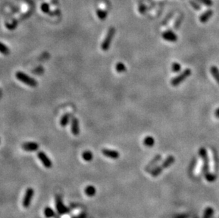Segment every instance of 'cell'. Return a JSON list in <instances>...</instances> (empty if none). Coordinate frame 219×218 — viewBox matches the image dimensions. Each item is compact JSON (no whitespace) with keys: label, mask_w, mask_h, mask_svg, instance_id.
<instances>
[{"label":"cell","mask_w":219,"mask_h":218,"mask_svg":"<svg viewBox=\"0 0 219 218\" xmlns=\"http://www.w3.org/2000/svg\"><path fill=\"white\" fill-rule=\"evenodd\" d=\"M116 70L119 73H123V72L126 71V67L124 63H118L116 65Z\"/></svg>","instance_id":"cb8c5ba5"},{"label":"cell","mask_w":219,"mask_h":218,"mask_svg":"<svg viewBox=\"0 0 219 218\" xmlns=\"http://www.w3.org/2000/svg\"><path fill=\"white\" fill-rule=\"evenodd\" d=\"M175 162V158L174 156L170 155L164 160V162L160 164V166H156L153 168L150 172L152 177H157L163 172V169H167Z\"/></svg>","instance_id":"6da1fadb"},{"label":"cell","mask_w":219,"mask_h":218,"mask_svg":"<svg viewBox=\"0 0 219 218\" xmlns=\"http://www.w3.org/2000/svg\"><path fill=\"white\" fill-rule=\"evenodd\" d=\"M84 193L87 196L89 197H93L96 195V193H97V189L92 185H89V186H86V188H84Z\"/></svg>","instance_id":"9a60e30c"},{"label":"cell","mask_w":219,"mask_h":218,"mask_svg":"<svg viewBox=\"0 0 219 218\" xmlns=\"http://www.w3.org/2000/svg\"><path fill=\"white\" fill-rule=\"evenodd\" d=\"M196 1L201 2V3L203 4L204 5L207 6H211L214 4L212 0H196Z\"/></svg>","instance_id":"f546056e"},{"label":"cell","mask_w":219,"mask_h":218,"mask_svg":"<svg viewBox=\"0 0 219 218\" xmlns=\"http://www.w3.org/2000/svg\"><path fill=\"white\" fill-rule=\"evenodd\" d=\"M204 176H205L206 180L207 181L210 182V183H212V182L215 181L216 179V175L213 174V173H211V172H209V173H207V174H206Z\"/></svg>","instance_id":"484cf974"},{"label":"cell","mask_w":219,"mask_h":218,"mask_svg":"<svg viewBox=\"0 0 219 218\" xmlns=\"http://www.w3.org/2000/svg\"><path fill=\"white\" fill-rule=\"evenodd\" d=\"M72 218H87V214L84 213H81V214L77 215V216H74Z\"/></svg>","instance_id":"d6a6232c"},{"label":"cell","mask_w":219,"mask_h":218,"mask_svg":"<svg viewBox=\"0 0 219 218\" xmlns=\"http://www.w3.org/2000/svg\"><path fill=\"white\" fill-rule=\"evenodd\" d=\"M16 77L18 79V80L31 87H36L38 85V82H37L36 79L31 77L28 74H25L24 72H17L16 73Z\"/></svg>","instance_id":"7a4b0ae2"},{"label":"cell","mask_w":219,"mask_h":218,"mask_svg":"<svg viewBox=\"0 0 219 218\" xmlns=\"http://www.w3.org/2000/svg\"><path fill=\"white\" fill-rule=\"evenodd\" d=\"M71 115L70 113H65L64 116H63L60 119V125L62 127H66L67 124H68L70 122V120Z\"/></svg>","instance_id":"e0dca14e"},{"label":"cell","mask_w":219,"mask_h":218,"mask_svg":"<svg viewBox=\"0 0 219 218\" xmlns=\"http://www.w3.org/2000/svg\"><path fill=\"white\" fill-rule=\"evenodd\" d=\"M215 116L217 118H219V108L216 110L215 111Z\"/></svg>","instance_id":"836d02e7"},{"label":"cell","mask_w":219,"mask_h":218,"mask_svg":"<svg viewBox=\"0 0 219 218\" xmlns=\"http://www.w3.org/2000/svg\"><path fill=\"white\" fill-rule=\"evenodd\" d=\"M21 148L26 152H36L39 149V145L36 142H26L21 145Z\"/></svg>","instance_id":"9c48e42d"},{"label":"cell","mask_w":219,"mask_h":218,"mask_svg":"<svg viewBox=\"0 0 219 218\" xmlns=\"http://www.w3.org/2000/svg\"><path fill=\"white\" fill-rule=\"evenodd\" d=\"M210 71H211V73L212 76L214 77V78L216 79V81H217V83L219 84V70L217 67L216 66H212L210 69Z\"/></svg>","instance_id":"d6986e66"},{"label":"cell","mask_w":219,"mask_h":218,"mask_svg":"<svg viewBox=\"0 0 219 218\" xmlns=\"http://www.w3.org/2000/svg\"><path fill=\"white\" fill-rule=\"evenodd\" d=\"M56 207L57 212L60 215H65L70 213V209L65 205L60 195L56 196Z\"/></svg>","instance_id":"8992f818"},{"label":"cell","mask_w":219,"mask_h":218,"mask_svg":"<svg viewBox=\"0 0 219 218\" xmlns=\"http://www.w3.org/2000/svg\"><path fill=\"white\" fill-rule=\"evenodd\" d=\"M143 145L145 147H151L154 146L155 145V139L151 136H147L143 140Z\"/></svg>","instance_id":"ac0fdd59"},{"label":"cell","mask_w":219,"mask_h":218,"mask_svg":"<svg viewBox=\"0 0 219 218\" xmlns=\"http://www.w3.org/2000/svg\"><path fill=\"white\" fill-rule=\"evenodd\" d=\"M181 69V66L180 64H179L178 63H173L172 65V70L173 72L177 73V72H179L180 71Z\"/></svg>","instance_id":"4316f807"},{"label":"cell","mask_w":219,"mask_h":218,"mask_svg":"<svg viewBox=\"0 0 219 218\" xmlns=\"http://www.w3.org/2000/svg\"><path fill=\"white\" fill-rule=\"evenodd\" d=\"M37 157L39 159V160L41 161V162L42 163L44 167L46 169H50L52 168V162L50 159L48 157V155L45 154V152L43 151H39L38 153H37Z\"/></svg>","instance_id":"ba28073f"},{"label":"cell","mask_w":219,"mask_h":218,"mask_svg":"<svg viewBox=\"0 0 219 218\" xmlns=\"http://www.w3.org/2000/svg\"><path fill=\"white\" fill-rule=\"evenodd\" d=\"M182 21H183V15H181V16H179L178 18L175 20L174 25H173V27H174V29L176 30L179 29L181 23H182Z\"/></svg>","instance_id":"d4e9b609"},{"label":"cell","mask_w":219,"mask_h":218,"mask_svg":"<svg viewBox=\"0 0 219 218\" xmlns=\"http://www.w3.org/2000/svg\"><path fill=\"white\" fill-rule=\"evenodd\" d=\"M0 52L4 55H8L10 53V50L7 46L0 42Z\"/></svg>","instance_id":"603a6c76"},{"label":"cell","mask_w":219,"mask_h":218,"mask_svg":"<svg viewBox=\"0 0 219 218\" xmlns=\"http://www.w3.org/2000/svg\"><path fill=\"white\" fill-rule=\"evenodd\" d=\"M213 14H214V12L211 9H209V10L206 11L204 13H203V14L201 15L200 18H199V20H200V21L201 22V23H206V22L208 21L210 19V18L212 16Z\"/></svg>","instance_id":"5bb4252c"},{"label":"cell","mask_w":219,"mask_h":218,"mask_svg":"<svg viewBox=\"0 0 219 218\" xmlns=\"http://www.w3.org/2000/svg\"><path fill=\"white\" fill-rule=\"evenodd\" d=\"M82 157L83 159V160L85 161V162H91V161H92L93 159L94 155L93 153L91 151L86 150L82 152Z\"/></svg>","instance_id":"2e32d148"},{"label":"cell","mask_w":219,"mask_h":218,"mask_svg":"<svg viewBox=\"0 0 219 218\" xmlns=\"http://www.w3.org/2000/svg\"><path fill=\"white\" fill-rule=\"evenodd\" d=\"M41 10L44 13H49L50 12V6L47 3H43L41 5Z\"/></svg>","instance_id":"f1b7e54d"},{"label":"cell","mask_w":219,"mask_h":218,"mask_svg":"<svg viewBox=\"0 0 219 218\" xmlns=\"http://www.w3.org/2000/svg\"><path fill=\"white\" fill-rule=\"evenodd\" d=\"M161 159H162V156L160 155H157L156 156H155V157L153 158L148 164H147L145 169L146 172L150 173L151 170H152L153 168H155V167L157 166V164H158L160 162Z\"/></svg>","instance_id":"8fae6325"},{"label":"cell","mask_w":219,"mask_h":218,"mask_svg":"<svg viewBox=\"0 0 219 218\" xmlns=\"http://www.w3.org/2000/svg\"><path fill=\"white\" fill-rule=\"evenodd\" d=\"M194 218H196V217H194Z\"/></svg>","instance_id":"e575fe53"},{"label":"cell","mask_w":219,"mask_h":218,"mask_svg":"<svg viewBox=\"0 0 219 218\" xmlns=\"http://www.w3.org/2000/svg\"><path fill=\"white\" fill-rule=\"evenodd\" d=\"M191 74L192 70H190L189 68H187V69L184 70L180 74H179V75H177V77L173 78L172 80H171V84H172L173 87H177V86L180 84L181 83H182L186 79L189 77L191 75Z\"/></svg>","instance_id":"277c9868"},{"label":"cell","mask_w":219,"mask_h":218,"mask_svg":"<svg viewBox=\"0 0 219 218\" xmlns=\"http://www.w3.org/2000/svg\"><path fill=\"white\" fill-rule=\"evenodd\" d=\"M97 15L98 18L102 21H104L106 19L107 16H108V13L106 11L102 9H98L97 10Z\"/></svg>","instance_id":"7402d4cb"},{"label":"cell","mask_w":219,"mask_h":218,"mask_svg":"<svg viewBox=\"0 0 219 218\" xmlns=\"http://www.w3.org/2000/svg\"><path fill=\"white\" fill-rule=\"evenodd\" d=\"M214 213V210L211 207H207L204 210L203 214V218H212Z\"/></svg>","instance_id":"44dd1931"},{"label":"cell","mask_w":219,"mask_h":218,"mask_svg":"<svg viewBox=\"0 0 219 218\" xmlns=\"http://www.w3.org/2000/svg\"><path fill=\"white\" fill-rule=\"evenodd\" d=\"M34 193L35 191L34 190V188H31V187L26 189L25 195L24 196H23V201H22V205L23 208H29L30 205L31 203L32 198L34 196Z\"/></svg>","instance_id":"52a82bcc"},{"label":"cell","mask_w":219,"mask_h":218,"mask_svg":"<svg viewBox=\"0 0 219 218\" xmlns=\"http://www.w3.org/2000/svg\"><path fill=\"white\" fill-rule=\"evenodd\" d=\"M43 213H44L45 217L47 218H52L56 216V213H55L53 209L50 208V207H46L44 209Z\"/></svg>","instance_id":"ffe728a7"},{"label":"cell","mask_w":219,"mask_h":218,"mask_svg":"<svg viewBox=\"0 0 219 218\" xmlns=\"http://www.w3.org/2000/svg\"><path fill=\"white\" fill-rule=\"evenodd\" d=\"M199 155L200 156L203 162V166H202V171L204 173V175L209 173V169H210V165H209V156H208V153L206 149L204 147H201L199 150Z\"/></svg>","instance_id":"3957f363"},{"label":"cell","mask_w":219,"mask_h":218,"mask_svg":"<svg viewBox=\"0 0 219 218\" xmlns=\"http://www.w3.org/2000/svg\"><path fill=\"white\" fill-rule=\"evenodd\" d=\"M138 11L142 14H145L147 11V6L145 5H144V4H140L138 7Z\"/></svg>","instance_id":"1f68e13d"},{"label":"cell","mask_w":219,"mask_h":218,"mask_svg":"<svg viewBox=\"0 0 219 218\" xmlns=\"http://www.w3.org/2000/svg\"><path fill=\"white\" fill-rule=\"evenodd\" d=\"M71 132L74 135H78L80 134V123L77 118H73L71 122Z\"/></svg>","instance_id":"4fadbf2b"},{"label":"cell","mask_w":219,"mask_h":218,"mask_svg":"<svg viewBox=\"0 0 219 218\" xmlns=\"http://www.w3.org/2000/svg\"><path fill=\"white\" fill-rule=\"evenodd\" d=\"M102 152L103 155L105 157L112 159H117L120 157V153L117 150H113V149H103Z\"/></svg>","instance_id":"30bf717a"},{"label":"cell","mask_w":219,"mask_h":218,"mask_svg":"<svg viewBox=\"0 0 219 218\" xmlns=\"http://www.w3.org/2000/svg\"><path fill=\"white\" fill-rule=\"evenodd\" d=\"M189 3L192 5V7L194 9H196V10L201 9L200 4H199V2L197 1H195V0H189Z\"/></svg>","instance_id":"83f0119b"},{"label":"cell","mask_w":219,"mask_h":218,"mask_svg":"<svg viewBox=\"0 0 219 218\" xmlns=\"http://www.w3.org/2000/svg\"><path fill=\"white\" fill-rule=\"evenodd\" d=\"M172 15H173L172 13H171V14H168L167 16H166V18H165V19H164V21H163V23H162V25H163V26L167 25L168 22H169L170 20L171 19V18H172Z\"/></svg>","instance_id":"4dcf8cb0"},{"label":"cell","mask_w":219,"mask_h":218,"mask_svg":"<svg viewBox=\"0 0 219 218\" xmlns=\"http://www.w3.org/2000/svg\"><path fill=\"white\" fill-rule=\"evenodd\" d=\"M116 34V29L114 27H111L109 28L108 32H107V34L105 38L103 41V43H102V49L104 50V51H106L109 49L110 48L111 41L114 37V35Z\"/></svg>","instance_id":"5b68a950"},{"label":"cell","mask_w":219,"mask_h":218,"mask_svg":"<svg viewBox=\"0 0 219 218\" xmlns=\"http://www.w3.org/2000/svg\"><path fill=\"white\" fill-rule=\"evenodd\" d=\"M162 37L164 40H165L166 41L168 42H172V43H174L177 41V36L176 34H174V32L172 31L171 30H167L166 31L163 32V34H162Z\"/></svg>","instance_id":"7c38bea8"}]
</instances>
